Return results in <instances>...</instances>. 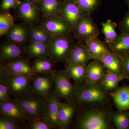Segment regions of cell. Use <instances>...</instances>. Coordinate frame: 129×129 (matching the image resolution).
Returning <instances> with one entry per match:
<instances>
[{"label":"cell","mask_w":129,"mask_h":129,"mask_svg":"<svg viewBox=\"0 0 129 129\" xmlns=\"http://www.w3.org/2000/svg\"><path fill=\"white\" fill-rule=\"evenodd\" d=\"M72 33L54 36L49 43L48 58L55 62H66L77 43Z\"/></svg>","instance_id":"6da1fadb"},{"label":"cell","mask_w":129,"mask_h":129,"mask_svg":"<svg viewBox=\"0 0 129 129\" xmlns=\"http://www.w3.org/2000/svg\"><path fill=\"white\" fill-rule=\"evenodd\" d=\"M14 101L29 120L45 118L46 103L44 98L30 92L15 98Z\"/></svg>","instance_id":"7a4b0ae2"},{"label":"cell","mask_w":129,"mask_h":129,"mask_svg":"<svg viewBox=\"0 0 129 129\" xmlns=\"http://www.w3.org/2000/svg\"><path fill=\"white\" fill-rule=\"evenodd\" d=\"M106 91L101 85L82 82L75 86L73 100L84 104L99 103L107 99Z\"/></svg>","instance_id":"3957f363"},{"label":"cell","mask_w":129,"mask_h":129,"mask_svg":"<svg viewBox=\"0 0 129 129\" xmlns=\"http://www.w3.org/2000/svg\"><path fill=\"white\" fill-rule=\"evenodd\" d=\"M32 78L9 74L1 67L0 81L6 85L11 94L15 98L31 92Z\"/></svg>","instance_id":"277c9868"},{"label":"cell","mask_w":129,"mask_h":129,"mask_svg":"<svg viewBox=\"0 0 129 129\" xmlns=\"http://www.w3.org/2000/svg\"><path fill=\"white\" fill-rule=\"evenodd\" d=\"M54 84V91L60 99L67 101L73 99L75 86L71 82V78L67 69L54 71L52 73Z\"/></svg>","instance_id":"5b68a950"},{"label":"cell","mask_w":129,"mask_h":129,"mask_svg":"<svg viewBox=\"0 0 129 129\" xmlns=\"http://www.w3.org/2000/svg\"><path fill=\"white\" fill-rule=\"evenodd\" d=\"M73 33L78 42L84 44L90 39L98 37L100 34L97 25L91 14L87 13L83 14Z\"/></svg>","instance_id":"8992f818"},{"label":"cell","mask_w":129,"mask_h":129,"mask_svg":"<svg viewBox=\"0 0 129 129\" xmlns=\"http://www.w3.org/2000/svg\"><path fill=\"white\" fill-rule=\"evenodd\" d=\"M85 13L74 0H67L62 1L59 16L73 32Z\"/></svg>","instance_id":"52a82bcc"},{"label":"cell","mask_w":129,"mask_h":129,"mask_svg":"<svg viewBox=\"0 0 129 129\" xmlns=\"http://www.w3.org/2000/svg\"><path fill=\"white\" fill-rule=\"evenodd\" d=\"M17 9L19 17L28 27L35 25L41 16L39 7L29 0H23Z\"/></svg>","instance_id":"ba28073f"},{"label":"cell","mask_w":129,"mask_h":129,"mask_svg":"<svg viewBox=\"0 0 129 129\" xmlns=\"http://www.w3.org/2000/svg\"><path fill=\"white\" fill-rule=\"evenodd\" d=\"M81 129H106L108 124L105 115L99 111L93 110L85 113L78 125Z\"/></svg>","instance_id":"9c48e42d"},{"label":"cell","mask_w":129,"mask_h":129,"mask_svg":"<svg viewBox=\"0 0 129 129\" xmlns=\"http://www.w3.org/2000/svg\"><path fill=\"white\" fill-rule=\"evenodd\" d=\"M54 87L52 74L35 75L32 79L31 92L42 97L45 98L51 94Z\"/></svg>","instance_id":"30bf717a"},{"label":"cell","mask_w":129,"mask_h":129,"mask_svg":"<svg viewBox=\"0 0 129 129\" xmlns=\"http://www.w3.org/2000/svg\"><path fill=\"white\" fill-rule=\"evenodd\" d=\"M40 25L53 36L73 32L64 23L59 16L42 18Z\"/></svg>","instance_id":"8fae6325"},{"label":"cell","mask_w":129,"mask_h":129,"mask_svg":"<svg viewBox=\"0 0 129 129\" xmlns=\"http://www.w3.org/2000/svg\"><path fill=\"white\" fill-rule=\"evenodd\" d=\"M24 46L9 41L3 44L0 48L1 64L11 62L25 55Z\"/></svg>","instance_id":"7c38bea8"},{"label":"cell","mask_w":129,"mask_h":129,"mask_svg":"<svg viewBox=\"0 0 129 129\" xmlns=\"http://www.w3.org/2000/svg\"><path fill=\"white\" fill-rule=\"evenodd\" d=\"M1 66L8 73L12 74L31 77L36 75L29 61L23 57L11 62L1 64Z\"/></svg>","instance_id":"4fadbf2b"},{"label":"cell","mask_w":129,"mask_h":129,"mask_svg":"<svg viewBox=\"0 0 129 129\" xmlns=\"http://www.w3.org/2000/svg\"><path fill=\"white\" fill-rule=\"evenodd\" d=\"M46 111L45 118L52 128H60L57 119V115L61 102L60 98L54 92V91L46 97Z\"/></svg>","instance_id":"5bb4252c"},{"label":"cell","mask_w":129,"mask_h":129,"mask_svg":"<svg viewBox=\"0 0 129 129\" xmlns=\"http://www.w3.org/2000/svg\"><path fill=\"white\" fill-rule=\"evenodd\" d=\"M93 59L86 45L78 42L65 62L70 64L87 66L90 61Z\"/></svg>","instance_id":"9a60e30c"},{"label":"cell","mask_w":129,"mask_h":129,"mask_svg":"<svg viewBox=\"0 0 129 129\" xmlns=\"http://www.w3.org/2000/svg\"><path fill=\"white\" fill-rule=\"evenodd\" d=\"M0 111L1 114L17 122L29 120L14 100L1 102Z\"/></svg>","instance_id":"2e32d148"},{"label":"cell","mask_w":129,"mask_h":129,"mask_svg":"<svg viewBox=\"0 0 129 129\" xmlns=\"http://www.w3.org/2000/svg\"><path fill=\"white\" fill-rule=\"evenodd\" d=\"M107 69L101 61L94 60L87 65L85 81L86 83L98 84L101 81Z\"/></svg>","instance_id":"e0dca14e"},{"label":"cell","mask_w":129,"mask_h":129,"mask_svg":"<svg viewBox=\"0 0 129 129\" xmlns=\"http://www.w3.org/2000/svg\"><path fill=\"white\" fill-rule=\"evenodd\" d=\"M49 44L29 40L24 46L25 55L32 58H48Z\"/></svg>","instance_id":"ac0fdd59"},{"label":"cell","mask_w":129,"mask_h":129,"mask_svg":"<svg viewBox=\"0 0 129 129\" xmlns=\"http://www.w3.org/2000/svg\"><path fill=\"white\" fill-rule=\"evenodd\" d=\"M107 70L117 73L123 74V56L118 52H110L106 53L99 60Z\"/></svg>","instance_id":"d6986e66"},{"label":"cell","mask_w":129,"mask_h":129,"mask_svg":"<svg viewBox=\"0 0 129 129\" xmlns=\"http://www.w3.org/2000/svg\"><path fill=\"white\" fill-rule=\"evenodd\" d=\"M24 24H14L6 35L9 41L24 46L29 41L28 27Z\"/></svg>","instance_id":"ffe728a7"},{"label":"cell","mask_w":129,"mask_h":129,"mask_svg":"<svg viewBox=\"0 0 129 129\" xmlns=\"http://www.w3.org/2000/svg\"><path fill=\"white\" fill-rule=\"evenodd\" d=\"M75 110V106L72 101L67 103H61L57 115L60 128H68L74 114Z\"/></svg>","instance_id":"44dd1931"},{"label":"cell","mask_w":129,"mask_h":129,"mask_svg":"<svg viewBox=\"0 0 129 129\" xmlns=\"http://www.w3.org/2000/svg\"><path fill=\"white\" fill-rule=\"evenodd\" d=\"M110 95L119 111H129V86L120 87Z\"/></svg>","instance_id":"7402d4cb"},{"label":"cell","mask_w":129,"mask_h":129,"mask_svg":"<svg viewBox=\"0 0 129 129\" xmlns=\"http://www.w3.org/2000/svg\"><path fill=\"white\" fill-rule=\"evenodd\" d=\"M85 44L90 54L95 60H99L106 53L110 52L106 44L98 37L90 39Z\"/></svg>","instance_id":"603a6c76"},{"label":"cell","mask_w":129,"mask_h":129,"mask_svg":"<svg viewBox=\"0 0 129 129\" xmlns=\"http://www.w3.org/2000/svg\"><path fill=\"white\" fill-rule=\"evenodd\" d=\"M62 1L42 0L39 6L42 18L59 16Z\"/></svg>","instance_id":"cb8c5ba5"},{"label":"cell","mask_w":129,"mask_h":129,"mask_svg":"<svg viewBox=\"0 0 129 129\" xmlns=\"http://www.w3.org/2000/svg\"><path fill=\"white\" fill-rule=\"evenodd\" d=\"M55 62L48 57L36 58L32 64V69L35 74L41 75L53 73Z\"/></svg>","instance_id":"d4e9b609"},{"label":"cell","mask_w":129,"mask_h":129,"mask_svg":"<svg viewBox=\"0 0 129 129\" xmlns=\"http://www.w3.org/2000/svg\"><path fill=\"white\" fill-rule=\"evenodd\" d=\"M29 40L49 44L53 37L40 25H35L28 27Z\"/></svg>","instance_id":"484cf974"},{"label":"cell","mask_w":129,"mask_h":129,"mask_svg":"<svg viewBox=\"0 0 129 129\" xmlns=\"http://www.w3.org/2000/svg\"><path fill=\"white\" fill-rule=\"evenodd\" d=\"M125 78L122 74L117 73L107 70L103 78L101 81V85L106 91L115 89L119 82Z\"/></svg>","instance_id":"4316f807"},{"label":"cell","mask_w":129,"mask_h":129,"mask_svg":"<svg viewBox=\"0 0 129 129\" xmlns=\"http://www.w3.org/2000/svg\"><path fill=\"white\" fill-rule=\"evenodd\" d=\"M87 66L66 63V69L76 85L85 80Z\"/></svg>","instance_id":"83f0119b"},{"label":"cell","mask_w":129,"mask_h":129,"mask_svg":"<svg viewBox=\"0 0 129 129\" xmlns=\"http://www.w3.org/2000/svg\"><path fill=\"white\" fill-rule=\"evenodd\" d=\"M108 46L113 52L121 54L129 53V34L121 33L115 41Z\"/></svg>","instance_id":"f1b7e54d"},{"label":"cell","mask_w":129,"mask_h":129,"mask_svg":"<svg viewBox=\"0 0 129 129\" xmlns=\"http://www.w3.org/2000/svg\"><path fill=\"white\" fill-rule=\"evenodd\" d=\"M102 32L104 34L106 44L111 45L115 41L118 35L116 33L115 28L117 24L111 19H108L105 22H102Z\"/></svg>","instance_id":"f546056e"},{"label":"cell","mask_w":129,"mask_h":129,"mask_svg":"<svg viewBox=\"0 0 129 129\" xmlns=\"http://www.w3.org/2000/svg\"><path fill=\"white\" fill-rule=\"evenodd\" d=\"M111 119L117 128H129V111H119L111 116Z\"/></svg>","instance_id":"4dcf8cb0"},{"label":"cell","mask_w":129,"mask_h":129,"mask_svg":"<svg viewBox=\"0 0 129 129\" xmlns=\"http://www.w3.org/2000/svg\"><path fill=\"white\" fill-rule=\"evenodd\" d=\"M79 7L85 13L91 14L99 9L101 0H74Z\"/></svg>","instance_id":"1f68e13d"},{"label":"cell","mask_w":129,"mask_h":129,"mask_svg":"<svg viewBox=\"0 0 129 129\" xmlns=\"http://www.w3.org/2000/svg\"><path fill=\"white\" fill-rule=\"evenodd\" d=\"M14 18L8 12H2L0 14V36L6 35L14 25Z\"/></svg>","instance_id":"d6a6232c"},{"label":"cell","mask_w":129,"mask_h":129,"mask_svg":"<svg viewBox=\"0 0 129 129\" xmlns=\"http://www.w3.org/2000/svg\"><path fill=\"white\" fill-rule=\"evenodd\" d=\"M28 128L30 129H50L52 127L46 118L34 119L28 121Z\"/></svg>","instance_id":"836d02e7"},{"label":"cell","mask_w":129,"mask_h":129,"mask_svg":"<svg viewBox=\"0 0 129 129\" xmlns=\"http://www.w3.org/2000/svg\"><path fill=\"white\" fill-rule=\"evenodd\" d=\"M18 122L1 114L0 129H19L21 127Z\"/></svg>","instance_id":"e575fe53"},{"label":"cell","mask_w":129,"mask_h":129,"mask_svg":"<svg viewBox=\"0 0 129 129\" xmlns=\"http://www.w3.org/2000/svg\"><path fill=\"white\" fill-rule=\"evenodd\" d=\"M19 0H2L1 10L2 12H8L11 9H17L21 3Z\"/></svg>","instance_id":"d590c367"},{"label":"cell","mask_w":129,"mask_h":129,"mask_svg":"<svg viewBox=\"0 0 129 129\" xmlns=\"http://www.w3.org/2000/svg\"><path fill=\"white\" fill-rule=\"evenodd\" d=\"M119 28L121 33L129 34V10L119 23Z\"/></svg>","instance_id":"8d00e7d4"},{"label":"cell","mask_w":129,"mask_h":129,"mask_svg":"<svg viewBox=\"0 0 129 129\" xmlns=\"http://www.w3.org/2000/svg\"><path fill=\"white\" fill-rule=\"evenodd\" d=\"M10 91L6 85L0 82V102H1L10 101Z\"/></svg>","instance_id":"74e56055"},{"label":"cell","mask_w":129,"mask_h":129,"mask_svg":"<svg viewBox=\"0 0 129 129\" xmlns=\"http://www.w3.org/2000/svg\"><path fill=\"white\" fill-rule=\"evenodd\" d=\"M123 56V75L125 78L129 79V53L122 54Z\"/></svg>","instance_id":"f35d334b"},{"label":"cell","mask_w":129,"mask_h":129,"mask_svg":"<svg viewBox=\"0 0 129 129\" xmlns=\"http://www.w3.org/2000/svg\"><path fill=\"white\" fill-rule=\"evenodd\" d=\"M29 1L39 7L42 0H29Z\"/></svg>","instance_id":"ab89813d"},{"label":"cell","mask_w":129,"mask_h":129,"mask_svg":"<svg viewBox=\"0 0 129 129\" xmlns=\"http://www.w3.org/2000/svg\"><path fill=\"white\" fill-rule=\"evenodd\" d=\"M124 1L128 8V10H129V0H124Z\"/></svg>","instance_id":"60d3db41"},{"label":"cell","mask_w":129,"mask_h":129,"mask_svg":"<svg viewBox=\"0 0 129 129\" xmlns=\"http://www.w3.org/2000/svg\"><path fill=\"white\" fill-rule=\"evenodd\" d=\"M61 1H67V0H61Z\"/></svg>","instance_id":"b9f144b4"}]
</instances>
